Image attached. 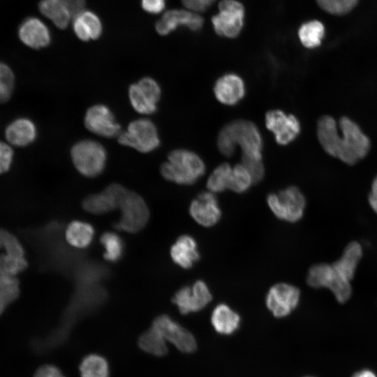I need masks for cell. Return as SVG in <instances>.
Returning <instances> with one entry per match:
<instances>
[{
  "label": "cell",
  "instance_id": "7a4b0ae2",
  "mask_svg": "<svg viewBox=\"0 0 377 377\" xmlns=\"http://www.w3.org/2000/svg\"><path fill=\"white\" fill-rule=\"evenodd\" d=\"M263 137L252 121L235 120L224 126L217 138L218 149L226 157L232 156L237 147L242 150V158H263Z\"/></svg>",
  "mask_w": 377,
  "mask_h": 377
},
{
  "label": "cell",
  "instance_id": "7bdbcfd3",
  "mask_svg": "<svg viewBox=\"0 0 377 377\" xmlns=\"http://www.w3.org/2000/svg\"><path fill=\"white\" fill-rule=\"evenodd\" d=\"M72 17L84 10V0H63Z\"/></svg>",
  "mask_w": 377,
  "mask_h": 377
},
{
  "label": "cell",
  "instance_id": "1f68e13d",
  "mask_svg": "<svg viewBox=\"0 0 377 377\" xmlns=\"http://www.w3.org/2000/svg\"><path fill=\"white\" fill-rule=\"evenodd\" d=\"M100 242L104 247L103 257L106 260L115 263L121 258L124 244L121 237L117 233L105 232L101 235Z\"/></svg>",
  "mask_w": 377,
  "mask_h": 377
},
{
  "label": "cell",
  "instance_id": "ee69618b",
  "mask_svg": "<svg viewBox=\"0 0 377 377\" xmlns=\"http://www.w3.org/2000/svg\"><path fill=\"white\" fill-rule=\"evenodd\" d=\"M368 201L371 209L377 214V176L372 182Z\"/></svg>",
  "mask_w": 377,
  "mask_h": 377
},
{
  "label": "cell",
  "instance_id": "74e56055",
  "mask_svg": "<svg viewBox=\"0 0 377 377\" xmlns=\"http://www.w3.org/2000/svg\"><path fill=\"white\" fill-rule=\"evenodd\" d=\"M0 249H3L8 254L24 257V249L17 237L1 228Z\"/></svg>",
  "mask_w": 377,
  "mask_h": 377
},
{
  "label": "cell",
  "instance_id": "30bf717a",
  "mask_svg": "<svg viewBox=\"0 0 377 377\" xmlns=\"http://www.w3.org/2000/svg\"><path fill=\"white\" fill-rule=\"evenodd\" d=\"M161 97L158 82L151 77H144L130 85L128 98L133 108L141 114H151L157 110Z\"/></svg>",
  "mask_w": 377,
  "mask_h": 377
},
{
  "label": "cell",
  "instance_id": "d590c367",
  "mask_svg": "<svg viewBox=\"0 0 377 377\" xmlns=\"http://www.w3.org/2000/svg\"><path fill=\"white\" fill-rule=\"evenodd\" d=\"M318 6L326 13L335 15L348 13L357 4L358 0H316Z\"/></svg>",
  "mask_w": 377,
  "mask_h": 377
},
{
  "label": "cell",
  "instance_id": "cb8c5ba5",
  "mask_svg": "<svg viewBox=\"0 0 377 377\" xmlns=\"http://www.w3.org/2000/svg\"><path fill=\"white\" fill-rule=\"evenodd\" d=\"M363 255L361 244L355 241L350 242L344 249L339 259L333 263V267L346 279L351 281Z\"/></svg>",
  "mask_w": 377,
  "mask_h": 377
},
{
  "label": "cell",
  "instance_id": "6da1fadb",
  "mask_svg": "<svg viewBox=\"0 0 377 377\" xmlns=\"http://www.w3.org/2000/svg\"><path fill=\"white\" fill-rule=\"evenodd\" d=\"M339 135L335 120L322 116L317 124V136L323 149L345 163L353 165L362 159L370 149V141L359 126L346 117L340 119Z\"/></svg>",
  "mask_w": 377,
  "mask_h": 377
},
{
  "label": "cell",
  "instance_id": "2e32d148",
  "mask_svg": "<svg viewBox=\"0 0 377 377\" xmlns=\"http://www.w3.org/2000/svg\"><path fill=\"white\" fill-rule=\"evenodd\" d=\"M127 189L119 184H111L102 192L91 194L82 202L84 210L93 214H103L118 208Z\"/></svg>",
  "mask_w": 377,
  "mask_h": 377
},
{
  "label": "cell",
  "instance_id": "836d02e7",
  "mask_svg": "<svg viewBox=\"0 0 377 377\" xmlns=\"http://www.w3.org/2000/svg\"><path fill=\"white\" fill-rule=\"evenodd\" d=\"M252 184L253 182L250 173L242 163L232 168L228 189L242 193L247 191Z\"/></svg>",
  "mask_w": 377,
  "mask_h": 377
},
{
  "label": "cell",
  "instance_id": "8fae6325",
  "mask_svg": "<svg viewBox=\"0 0 377 377\" xmlns=\"http://www.w3.org/2000/svg\"><path fill=\"white\" fill-rule=\"evenodd\" d=\"M151 326L161 334L166 341L173 344L179 351L191 353L196 350L197 343L194 336L170 316H158L153 320Z\"/></svg>",
  "mask_w": 377,
  "mask_h": 377
},
{
  "label": "cell",
  "instance_id": "603a6c76",
  "mask_svg": "<svg viewBox=\"0 0 377 377\" xmlns=\"http://www.w3.org/2000/svg\"><path fill=\"white\" fill-rule=\"evenodd\" d=\"M73 18V31L79 39L88 41L101 36L102 24L95 13L89 10H83Z\"/></svg>",
  "mask_w": 377,
  "mask_h": 377
},
{
  "label": "cell",
  "instance_id": "ba28073f",
  "mask_svg": "<svg viewBox=\"0 0 377 377\" xmlns=\"http://www.w3.org/2000/svg\"><path fill=\"white\" fill-rule=\"evenodd\" d=\"M118 208L121 216L114 227L127 232H137L149 221V212L145 200L136 193L127 190Z\"/></svg>",
  "mask_w": 377,
  "mask_h": 377
},
{
  "label": "cell",
  "instance_id": "7402d4cb",
  "mask_svg": "<svg viewBox=\"0 0 377 377\" xmlns=\"http://www.w3.org/2000/svg\"><path fill=\"white\" fill-rule=\"evenodd\" d=\"M37 130L34 123L27 118H19L12 121L6 128L5 135L10 144L24 147L33 142Z\"/></svg>",
  "mask_w": 377,
  "mask_h": 377
},
{
  "label": "cell",
  "instance_id": "3957f363",
  "mask_svg": "<svg viewBox=\"0 0 377 377\" xmlns=\"http://www.w3.org/2000/svg\"><path fill=\"white\" fill-rule=\"evenodd\" d=\"M205 164L196 153L186 149H176L168 155L160 168L161 175L169 182L191 185L205 174Z\"/></svg>",
  "mask_w": 377,
  "mask_h": 377
},
{
  "label": "cell",
  "instance_id": "484cf974",
  "mask_svg": "<svg viewBox=\"0 0 377 377\" xmlns=\"http://www.w3.org/2000/svg\"><path fill=\"white\" fill-rule=\"evenodd\" d=\"M94 236V227L84 221H73L66 228L67 242L76 249H84L90 245Z\"/></svg>",
  "mask_w": 377,
  "mask_h": 377
},
{
  "label": "cell",
  "instance_id": "44dd1931",
  "mask_svg": "<svg viewBox=\"0 0 377 377\" xmlns=\"http://www.w3.org/2000/svg\"><path fill=\"white\" fill-rule=\"evenodd\" d=\"M173 262L184 269H189L199 260L200 253L193 237L183 235L178 237L170 249Z\"/></svg>",
  "mask_w": 377,
  "mask_h": 377
},
{
  "label": "cell",
  "instance_id": "d6986e66",
  "mask_svg": "<svg viewBox=\"0 0 377 377\" xmlns=\"http://www.w3.org/2000/svg\"><path fill=\"white\" fill-rule=\"evenodd\" d=\"M20 40L34 49L47 47L51 41V34L47 25L39 18L30 17L25 19L18 29Z\"/></svg>",
  "mask_w": 377,
  "mask_h": 377
},
{
  "label": "cell",
  "instance_id": "e575fe53",
  "mask_svg": "<svg viewBox=\"0 0 377 377\" xmlns=\"http://www.w3.org/2000/svg\"><path fill=\"white\" fill-rule=\"evenodd\" d=\"M28 266L25 257L17 256L6 253H0V274L16 276Z\"/></svg>",
  "mask_w": 377,
  "mask_h": 377
},
{
  "label": "cell",
  "instance_id": "bcb514c9",
  "mask_svg": "<svg viewBox=\"0 0 377 377\" xmlns=\"http://www.w3.org/2000/svg\"><path fill=\"white\" fill-rule=\"evenodd\" d=\"M211 5L216 1V0H206Z\"/></svg>",
  "mask_w": 377,
  "mask_h": 377
},
{
  "label": "cell",
  "instance_id": "e0dca14e",
  "mask_svg": "<svg viewBox=\"0 0 377 377\" xmlns=\"http://www.w3.org/2000/svg\"><path fill=\"white\" fill-rule=\"evenodd\" d=\"M189 213L194 221L204 227L214 226L222 216L217 198L210 191L202 192L192 200Z\"/></svg>",
  "mask_w": 377,
  "mask_h": 377
},
{
  "label": "cell",
  "instance_id": "9c48e42d",
  "mask_svg": "<svg viewBox=\"0 0 377 377\" xmlns=\"http://www.w3.org/2000/svg\"><path fill=\"white\" fill-rule=\"evenodd\" d=\"M218 7L219 12L212 17L215 32L220 36L236 38L244 27V6L237 0H221Z\"/></svg>",
  "mask_w": 377,
  "mask_h": 377
},
{
  "label": "cell",
  "instance_id": "4dcf8cb0",
  "mask_svg": "<svg viewBox=\"0 0 377 377\" xmlns=\"http://www.w3.org/2000/svg\"><path fill=\"white\" fill-rule=\"evenodd\" d=\"M20 282L16 276L0 274V316L20 295Z\"/></svg>",
  "mask_w": 377,
  "mask_h": 377
},
{
  "label": "cell",
  "instance_id": "d6a6232c",
  "mask_svg": "<svg viewBox=\"0 0 377 377\" xmlns=\"http://www.w3.org/2000/svg\"><path fill=\"white\" fill-rule=\"evenodd\" d=\"M232 168L230 164L223 163L213 170L207 182L209 191L216 193L229 188Z\"/></svg>",
  "mask_w": 377,
  "mask_h": 377
},
{
  "label": "cell",
  "instance_id": "ffe728a7",
  "mask_svg": "<svg viewBox=\"0 0 377 377\" xmlns=\"http://www.w3.org/2000/svg\"><path fill=\"white\" fill-rule=\"evenodd\" d=\"M214 93L221 103L233 105L239 103L245 95V84L243 80L235 73H227L221 76L215 82Z\"/></svg>",
  "mask_w": 377,
  "mask_h": 377
},
{
  "label": "cell",
  "instance_id": "b9f144b4",
  "mask_svg": "<svg viewBox=\"0 0 377 377\" xmlns=\"http://www.w3.org/2000/svg\"><path fill=\"white\" fill-rule=\"evenodd\" d=\"M184 6L194 13H201L206 10L210 5L206 0H182Z\"/></svg>",
  "mask_w": 377,
  "mask_h": 377
},
{
  "label": "cell",
  "instance_id": "5bb4252c",
  "mask_svg": "<svg viewBox=\"0 0 377 377\" xmlns=\"http://www.w3.org/2000/svg\"><path fill=\"white\" fill-rule=\"evenodd\" d=\"M85 127L91 133L103 138L118 137L121 126L111 110L105 105L96 104L89 108L84 118Z\"/></svg>",
  "mask_w": 377,
  "mask_h": 377
},
{
  "label": "cell",
  "instance_id": "9a60e30c",
  "mask_svg": "<svg viewBox=\"0 0 377 377\" xmlns=\"http://www.w3.org/2000/svg\"><path fill=\"white\" fill-rule=\"evenodd\" d=\"M265 125L273 133L276 142L281 145H286L294 141L301 131L297 118L281 110L268 111L265 115Z\"/></svg>",
  "mask_w": 377,
  "mask_h": 377
},
{
  "label": "cell",
  "instance_id": "5b68a950",
  "mask_svg": "<svg viewBox=\"0 0 377 377\" xmlns=\"http://www.w3.org/2000/svg\"><path fill=\"white\" fill-rule=\"evenodd\" d=\"M306 283L313 288H328L339 303L346 302L352 295L350 281L332 264L319 263L311 266L307 273Z\"/></svg>",
  "mask_w": 377,
  "mask_h": 377
},
{
  "label": "cell",
  "instance_id": "83f0119b",
  "mask_svg": "<svg viewBox=\"0 0 377 377\" xmlns=\"http://www.w3.org/2000/svg\"><path fill=\"white\" fill-rule=\"evenodd\" d=\"M325 32V26L320 21L310 20L300 25L297 35L304 47L313 49L320 45Z\"/></svg>",
  "mask_w": 377,
  "mask_h": 377
},
{
  "label": "cell",
  "instance_id": "d4e9b609",
  "mask_svg": "<svg viewBox=\"0 0 377 377\" xmlns=\"http://www.w3.org/2000/svg\"><path fill=\"white\" fill-rule=\"evenodd\" d=\"M211 322L217 332L230 334L238 328L240 317L227 304H219L212 313Z\"/></svg>",
  "mask_w": 377,
  "mask_h": 377
},
{
  "label": "cell",
  "instance_id": "f1b7e54d",
  "mask_svg": "<svg viewBox=\"0 0 377 377\" xmlns=\"http://www.w3.org/2000/svg\"><path fill=\"white\" fill-rule=\"evenodd\" d=\"M138 344L141 350L156 357H163L168 353L166 341L153 326L140 334Z\"/></svg>",
  "mask_w": 377,
  "mask_h": 377
},
{
  "label": "cell",
  "instance_id": "ac0fdd59",
  "mask_svg": "<svg viewBox=\"0 0 377 377\" xmlns=\"http://www.w3.org/2000/svg\"><path fill=\"white\" fill-rule=\"evenodd\" d=\"M203 23L204 19L199 13L188 10H171L156 22V30L161 36L169 34L180 26L197 31L201 29Z\"/></svg>",
  "mask_w": 377,
  "mask_h": 377
},
{
  "label": "cell",
  "instance_id": "60d3db41",
  "mask_svg": "<svg viewBox=\"0 0 377 377\" xmlns=\"http://www.w3.org/2000/svg\"><path fill=\"white\" fill-rule=\"evenodd\" d=\"M142 8L149 13H161L165 6V0H141Z\"/></svg>",
  "mask_w": 377,
  "mask_h": 377
},
{
  "label": "cell",
  "instance_id": "4316f807",
  "mask_svg": "<svg viewBox=\"0 0 377 377\" xmlns=\"http://www.w3.org/2000/svg\"><path fill=\"white\" fill-rule=\"evenodd\" d=\"M39 10L59 29L66 28L72 18L63 0H40Z\"/></svg>",
  "mask_w": 377,
  "mask_h": 377
},
{
  "label": "cell",
  "instance_id": "7c38bea8",
  "mask_svg": "<svg viewBox=\"0 0 377 377\" xmlns=\"http://www.w3.org/2000/svg\"><path fill=\"white\" fill-rule=\"evenodd\" d=\"M300 300L299 288L288 283H277L268 290L265 302L268 309L276 318L289 315Z\"/></svg>",
  "mask_w": 377,
  "mask_h": 377
},
{
  "label": "cell",
  "instance_id": "8992f818",
  "mask_svg": "<svg viewBox=\"0 0 377 377\" xmlns=\"http://www.w3.org/2000/svg\"><path fill=\"white\" fill-rule=\"evenodd\" d=\"M118 142L141 153L156 149L161 143L157 128L147 118H140L129 123L126 131L118 135Z\"/></svg>",
  "mask_w": 377,
  "mask_h": 377
},
{
  "label": "cell",
  "instance_id": "f35d334b",
  "mask_svg": "<svg viewBox=\"0 0 377 377\" xmlns=\"http://www.w3.org/2000/svg\"><path fill=\"white\" fill-rule=\"evenodd\" d=\"M13 150L6 142L0 141V174L7 172L12 164Z\"/></svg>",
  "mask_w": 377,
  "mask_h": 377
},
{
  "label": "cell",
  "instance_id": "277c9868",
  "mask_svg": "<svg viewBox=\"0 0 377 377\" xmlns=\"http://www.w3.org/2000/svg\"><path fill=\"white\" fill-rule=\"evenodd\" d=\"M73 163L83 176L95 177L104 170L107 161V151L99 142L84 139L75 143L71 149Z\"/></svg>",
  "mask_w": 377,
  "mask_h": 377
},
{
  "label": "cell",
  "instance_id": "ab89813d",
  "mask_svg": "<svg viewBox=\"0 0 377 377\" xmlns=\"http://www.w3.org/2000/svg\"><path fill=\"white\" fill-rule=\"evenodd\" d=\"M34 377H66L59 367L52 364H44L35 371Z\"/></svg>",
  "mask_w": 377,
  "mask_h": 377
},
{
  "label": "cell",
  "instance_id": "8d00e7d4",
  "mask_svg": "<svg viewBox=\"0 0 377 377\" xmlns=\"http://www.w3.org/2000/svg\"><path fill=\"white\" fill-rule=\"evenodd\" d=\"M15 77L8 66L0 61V103L7 101L14 89Z\"/></svg>",
  "mask_w": 377,
  "mask_h": 377
},
{
  "label": "cell",
  "instance_id": "52a82bcc",
  "mask_svg": "<svg viewBox=\"0 0 377 377\" xmlns=\"http://www.w3.org/2000/svg\"><path fill=\"white\" fill-rule=\"evenodd\" d=\"M267 202L275 216L290 223H295L302 218L306 205L304 194L293 186L269 194Z\"/></svg>",
  "mask_w": 377,
  "mask_h": 377
},
{
  "label": "cell",
  "instance_id": "4fadbf2b",
  "mask_svg": "<svg viewBox=\"0 0 377 377\" xmlns=\"http://www.w3.org/2000/svg\"><path fill=\"white\" fill-rule=\"evenodd\" d=\"M212 300L209 287L202 280L179 288L172 297V302L182 314L197 312L204 309Z\"/></svg>",
  "mask_w": 377,
  "mask_h": 377
},
{
  "label": "cell",
  "instance_id": "f6af8a7d",
  "mask_svg": "<svg viewBox=\"0 0 377 377\" xmlns=\"http://www.w3.org/2000/svg\"><path fill=\"white\" fill-rule=\"evenodd\" d=\"M352 377H376V375L369 370H362L355 373Z\"/></svg>",
  "mask_w": 377,
  "mask_h": 377
},
{
  "label": "cell",
  "instance_id": "f546056e",
  "mask_svg": "<svg viewBox=\"0 0 377 377\" xmlns=\"http://www.w3.org/2000/svg\"><path fill=\"white\" fill-rule=\"evenodd\" d=\"M81 377H110L108 360L102 355L92 353L83 357L79 365Z\"/></svg>",
  "mask_w": 377,
  "mask_h": 377
}]
</instances>
